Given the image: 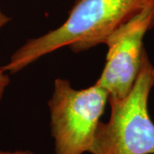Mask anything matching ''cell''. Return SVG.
<instances>
[{"label":"cell","instance_id":"cell-1","mask_svg":"<svg viewBox=\"0 0 154 154\" xmlns=\"http://www.w3.org/2000/svg\"><path fill=\"white\" fill-rule=\"evenodd\" d=\"M152 3L154 0H75L61 26L28 39L1 68L15 74L62 47L69 46L78 53L104 44L113 31Z\"/></svg>","mask_w":154,"mask_h":154},{"label":"cell","instance_id":"cell-5","mask_svg":"<svg viewBox=\"0 0 154 154\" xmlns=\"http://www.w3.org/2000/svg\"><path fill=\"white\" fill-rule=\"evenodd\" d=\"M10 82H11V80H10L9 75L0 67V103H1V100L3 99V96H4L6 88L8 87Z\"/></svg>","mask_w":154,"mask_h":154},{"label":"cell","instance_id":"cell-7","mask_svg":"<svg viewBox=\"0 0 154 154\" xmlns=\"http://www.w3.org/2000/svg\"><path fill=\"white\" fill-rule=\"evenodd\" d=\"M0 154H36L31 152V151H28V150H19V151H14V152H0Z\"/></svg>","mask_w":154,"mask_h":154},{"label":"cell","instance_id":"cell-6","mask_svg":"<svg viewBox=\"0 0 154 154\" xmlns=\"http://www.w3.org/2000/svg\"><path fill=\"white\" fill-rule=\"evenodd\" d=\"M11 21V17H9L7 15H5L3 11L0 10V29L5 26L8 22Z\"/></svg>","mask_w":154,"mask_h":154},{"label":"cell","instance_id":"cell-8","mask_svg":"<svg viewBox=\"0 0 154 154\" xmlns=\"http://www.w3.org/2000/svg\"><path fill=\"white\" fill-rule=\"evenodd\" d=\"M153 76H154V69H153Z\"/></svg>","mask_w":154,"mask_h":154},{"label":"cell","instance_id":"cell-4","mask_svg":"<svg viewBox=\"0 0 154 154\" xmlns=\"http://www.w3.org/2000/svg\"><path fill=\"white\" fill-rule=\"evenodd\" d=\"M154 27V3L113 31L104 69L96 82L109 95L108 101L124 99L131 92L140 69L146 33Z\"/></svg>","mask_w":154,"mask_h":154},{"label":"cell","instance_id":"cell-2","mask_svg":"<svg viewBox=\"0 0 154 154\" xmlns=\"http://www.w3.org/2000/svg\"><path fill=\"white\" fill-rule=\"evenodd\" d=\"M154 68L144 51L140 69L131 92L124 99L109 101L110 116L100 122L91 154H154V123L148 99L154 86Z\"/></svg>","mask_w":154,"mask_h":154},{"label":"cell","instance_id":"cell-3","mask_svg":"<svg viewBox=\"0 0 154 154\" xmlns=\"http://www.w3.org/2000/svg\"><path fill=\"white\" fill-rule=\"evenodd\" d=\"M108 99L106 91L97 84L76 90L68 80L56 79L48 103L55 154L89 152Z\"/></svg>","mask_w":154,"mask_h":154}]
</instances>
